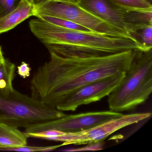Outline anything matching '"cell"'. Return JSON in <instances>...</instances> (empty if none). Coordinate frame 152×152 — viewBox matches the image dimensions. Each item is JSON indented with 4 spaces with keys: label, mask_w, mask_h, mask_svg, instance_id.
<instances>
[{
    "label": "cell",
    "mask_w": 152,
    "mask_h": 152,
    "mask_svg": "<svg viewBox=\"0 0 152 152\" xmlns=\"http://www.w3.org/2000/svg\"><path fill=\"white\" fill-rule=\"evenodd\" d=\"M125 73L101 79L77 89L66 96L57 106L56 109L62 112H73L81 106L99 101L115 89Z\"/></svg>",
    "instance_id": "9"
},
{
    "label": "cell",
    "mask_w": 152,
    "mask_h": 152,
    "mask_svg": "<svg viewBox=\"0 0 152 152\" xmlns=\"http://www.w3.org/2000/svg\"><path fill=\"white\" fill-rule=\"evenodd\" d=\"M30 1L32 2L33 3H34V4H37V3H39V2H42V1H44L45 0H29Z\"/></svg>",
    "instance_id": "21"
},
{
    "label": "cell",
    "mask_w": 152,
    "mask_h": 152,
    "mask_svg": "<svg viewBox=\"0 0 152 152\" xmlns=\"http://www.w3.org/2000/svg\"><path fill=\"white\" fill-rule=\"evenodd\" d=\"M147 50L152 49V25L139 29L133 35Z\"/></svg>",
    "instance_id": "14"
},
{
    "label": "cell",
    "mask_w": 152,
    "mask_h": 152,
    "mask_svg": "<svg viewBox=\"0 0 152 152\" xmlns=\"http://www.w3.org/2000/svg\"><path fill=\"white\" fill-rule=\"evenodd\" d=\"M122 115L121 113L111 111L66 115L61 118L31 125L25 128V132L55 130L64 133H74L90 129Z\"/></svg>",
    "instance_id": "8"
},
{
    "label": "cell",
    "mask_w": 152,
    "mask_h": 152,
    "mask_svg": "<svg viewBox=\"0 0 152 152\" xmlns=\"http://www.w3.org/2000/svg\"><path fill=\"white\" fill-rule=\"evenodd\" d=\"M79 6L113 28L133 37L137 31L152 24V11L129 10L107 0H76Z\"/></svg>",
    "instance_id": "6"
},
{
    "label": "cell",
    "mask_w": 152,
    "mask_h": 152,
    "mask_svg": "<svg viewBox=\"0 0 152 152\" xmlns=\"http://www.w3.org/2000/svg\"><path fill=\"white\" fill-rule=\"evenodd\" d=\"M135 50L105 56L62 57L49 52L50 59L39 67L31 82V97L56 109L69 93L91 83L125 73Z\"/></svg>",
    "instance_id": "1"
},
{
    "label": "cell",
    "mask_w": 152,
    "mask_h": 152,
    "mask_svg": "<svg viewBox=\"0 0 152 152\" xmlns=\"http://www.w3.org/2000/svg\"><path fill=\"white\" fill-rule=\"evenodd\" d=\"M66 115L22 94L14 88L0 89V123L17 128H26Z\"/></svg>",
    "instance_id": "4"
},
{
    "label": "cell",
    "mask_w": 152,
    "mask_h": 152,
    "mask_svg": "<svg viewBox=\"0 0 152 152\" xmlns=\"http://www.w3.org/2000/svg\"><path fill=\"white\" fill-rule=\"evenodd\" d=\"M42 15L65 19L96 33L136 39L125 32L113 28L79 6L76 0H45L34 4V16Z\"/></svg>",
    "instance_id": "5"
},
{
    "label": "cell",
    "mask_w": 152,
    "mask_h": 152,
    "mask_svg": "<svg viewBox=\"0 0 152 152\" xmlns=\"http://www.w3.org/2000/svg\"><path fill=\"white\" fill-rule=\"evenodd\" d=\"M31 68L27 63L23 62L21 65L18 66V73L23 78H26L30 75Z\"/></svg>",
    "instance_id": "19"
},
{
    "label": "cell",
    "mask_w": 152,
    "mask_h": 152,
    "mask_svg": "<svg viewBox=\"0 0 152 152\" xmlns=\"http://www.w3.org/2000/svg\"><path fill=\"white\" fill-rule=\"evenodd\" d=\"M31 16H34V3L22 0L16 9L0 18V34L12 30Z\"/></svg>",
    "instance_id": "10"
},
{
    "label": "cell",
    "mask_w": 152,
    "mask_h": 152,
    "mask_svg": "<svg viewBox=\"0 0 152 152\" xmlns=\"http://www.w3.org/2000/svg\"><path fill=\"white\" fill-rule=\"evenodd\" d=\"M151 113H135L122 115L90 129L74 133L63 132L50 140L63 142V146L85 145L102 142L111 134L129 125L149 118Z\"/></svg>",
    "instance_id": "7"
},
{
    "label": "cell",
    "mask_w": 152,
    "mask_h": 152,
    "mask_svg": "<svg viewBox=\"0 0 152 152\" xmlns=\"http://www.w3.org/2000/svg\"><path fill=\"white\" fill-rule=\"evenodd\" d=\"M148 2H149V3H151L152 4V0H145Z\"/></svg>",
    "instance_id": "22"
},
{
    "label": "cell",
    "mask_w": 152,
    "mask_h": 152,
    "mask_svg": "<svg viewBox=\"0 0 152 152\" xmlns=\"http://www.w3.org/2000/svg\"><path fill=\"white\" fill-rule=\"evenodd\" d=\"M63 146V144L50 146L38 147L24 146L18 148H8L3 149L2 151H20V152H48L52 151L58 148Z\"/></svg>",
    "instance_id": "16"
},
{
    "label": "cell",
    "mask_w": 152,
    "mask_h": 152,
    "mask_svg": "<svg viewBox=\"0 0 152 152\" xmlns=\"http://www.w3.org/2000/svg\"><path fill=\"white\" fill-rule=\"evenodd\" d=\"M152 92V49L135 50L131 64L119 85L108 96L110 111L133 110L145 102Z\"/></svg>",
    "instance_id": "3"
},
{
    "label": "cell",
    "mask_w": 152,
    "mask_h": 152,
    "mask_svg": "<svg viewBox=\"0 0 152 152\" xmlns=\"http://www.w3.org/2000/svg\"><path fill=\"white\" fill-rule=\"evenodd\" d=\"M117 7L129 10L152 11V4L145 0H107Z\"/></svg>",
    "instance_id": "12"
},
{
    "label": "cell",
    "mask_w": 152,
    "mask_h": 152,
    "mask_svg": "<svg viewBox=\"0 0 152 152\" xmlns=\"http://www.w3.org/2000/svg\"><path fill=\"white\" fill-rule=\"evenodd\" d=\"M15 65L9 60L5 59V62L0 65V80L7 82L9 88H13V81L15 76Z\"/></svg>",
    "instance_id": "15"
},
{
    "label": "cell",
    "mask_w": 152,
    "mask_h": 152,
    "mask_svg": "<svg viewBox=\"0 0 152 152\" xmlns=\"http://www.w3.org/2000/svg\"><path fill=\"white\" fill-rule=\"evenodd\" d=\"M27 138L18 128L0 123V150L26 145Z\"/></svg>",
    "instance_id": "11"
},
{
    "label": "cell",
    "mask_w": 152,
    "mask_h": 152,
    "mask_svg": "<svg viewBox=\"0 0 152 152\" xmlns=\"http://www.w3.org/2000/svg\"><path fill=\"white\" fill-rule=\"evenodd\" d=\"M89 145L80 148H74V149H69V150H64V151H69V152H73V151H96V150H101L103 149V145L101 142H97V143H91L88 144Z\"/></svg>",
    "instance_id": "18"
},
{
    "label": "cell",
    "mask_w": 152,
    "mask_h": 152,
    "mask_svg": "<svg viewBox=\"0 0 152 152\" xmlns=\"http://www.w3.org/2000/svg\"><path fill=\"white\" fill-rule=\"evenodd\" d=\"M37 18H41V19H42L46 22H48L52 24L55 25L57 26L69 29V30L85 32H93L85 27L81 26L75 23L70 22V21L65 20V19L58 18L54 17L43 15L40 16Z\"/></svg>",
    "instance_id": "13"
},
{
    "label": "cell",
    "mask_w": 152,
    "mask_h": 152,
    "mask_svg": "<svg viewBox=\"0 0 152 152\" xmlns=\"http://www.w3.org/2000/svg\"><path fill=\"white\" fill-rule=\"evenodd\" d=\"M5 58H4V56H3V53H2V50L1 48L0 47V65L2 63H4L5 61Z\"/></svg>",
    "instance_id": "20"
},
{
    "label": "cell",
    "mask_w": 152,
    "mask_h": 152,
    "mask_svg": "<svg viewBox=\"0 0 152 152\" xmlns=\"http://www.w3.org/2000/svg\"><path fill=\"white\" fill-rule=\"evenodd\" d=\"M37 18L29 23L31 31L49 52L62 57H97L130 50L147 51L134 38L69 30Z\"/></svg>",
    "instance_id": "2"
},
{
    "label": "cell",
    "mask_w": 152,
    "mask_h": 152,
    "mask_svg": "<svg viewBox=\"0 0 152 152\" xmlns=\"http://www.w3.org/2000/svg\"><path fill=\"white\" fill-rule=\"evenodd\" d=\"M22 1V0H0V18L16 9Z\"/></svg>",
    "instance_id": "17"
}]
</instances>
